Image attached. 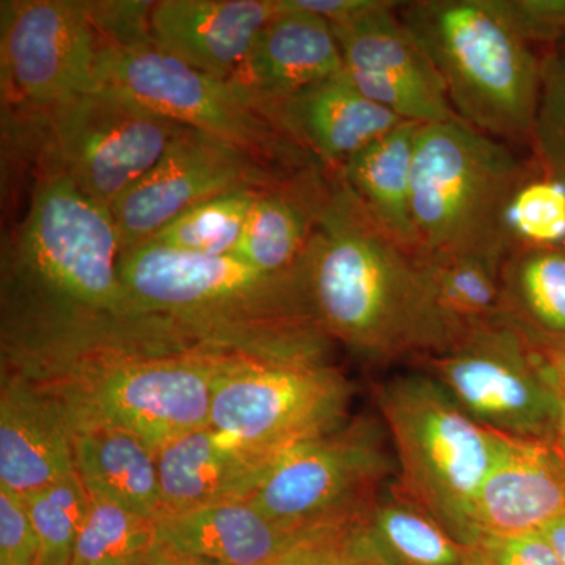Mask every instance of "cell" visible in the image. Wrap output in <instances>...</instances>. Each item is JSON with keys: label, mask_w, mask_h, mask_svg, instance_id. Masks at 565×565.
<instances>
[{"label": "cell", "mask_w": 565, "mask_h": 565, "mask_svg": "<svg viewBox=\"0 0 565 565\" xmlns=\"http://www.w3.org/2000/svg\"><path fill=\"white\" fill-rule=\"evenodd\" d=\"M110 211L57 170L43 169L3 245L7 332L32 349L136 343L163 337L122 288Z\"/></svg>", "instance_id": "cell-1"}, {"label": "cell", "mask_w": 565, "mask_h": 565, "mask_svg": "<svg viewBox=\"0 0 565 565\" xmlns=\"http://www.w3.org/2000/svg\"><path fill=\"white\" fill-rule=\"evenodd\" d=\"M307 294L322 332L371 362L452 345L423 259L390 237L337 173L308 247Z\"/></svg>", "instance_id": "cell-2"}, {"label": "cell", "mask_w": 565, "mask_h": 565, "mask_svg": "<svg viewBox=\"0 0 565 565\" xmlns=\"http://www.w3.org/2000/svg\"><path fill=\"white\" fill-rule=\"evenodd\" d=\"M120 277L137 313L172 337L247 334L278 359L321 356L327 334L308 302L307 255L270 275L233 255L143 243L121 252Z\"/></svg>", "instance_id": "cell-3"}, {"label": "cell", "mask_w": 565, "mask_h": 565, "mask_svg": "<svg viewBox=\"0 0 565 565\" xmlns=\"http://www.w3.org/2000/svg\"><path fill=\"white\" fill-rule=\"evenodd\" d=\"M531 177L511 145L460 118L419 125L412 169L419 258H473L501 270L515 248L512 203Z\"/></svg>", "instance_id": "cell-4"}, {"label": "cell", "mask_w": 565, "mask_h": 565, "mask_svg": "<svg viewBox=\"0 0 565 565\" xmlns=\"http://www.w3.org/2000/svg\"><path fill=\"white\" fill-rule=\"evenodd\" d=\"M440 76L460 120L508 145H531L542 58L497 0H415L397 9Z\"/></svg>", "instance_id": "cell-5"}, {"label": "cell", "mask_w": 565, "mask_h": 565, "mask_svg": "<svg viewBox=\"0 0 565 565\" xmlns=\"http://www.w3.org/2000/svg\"><path fill=\"white\" fill-rule=\"evenodd\" d=\"M377 404L396 449L397 487L457 541L478 544L476 500L503 435L460 411L427 373L385 382Z\"/></svg>", "instance_id": "cell-6"}, {"label": "cell", "mask_w": 565, "mask_h": 565, "mask_svg": "<svg viewBox=\"0 0 565 565\" xmlns=\"http://www.w3.org/2000/svg\"><path fill=\"white\" fill-rule=\"evenodd\" d=\"M98 84L182 126L228 141L280 172L322 169L286 128L277 107L239 82L191 68L151 39L103 41Z\"/></svg>", "instance_id": "cell-7"}, {"label": "cell", "mask_w": 565, "mask_h": 565, "mask_svg": "<svg viewBox=\"0 0 565 565\" xmlns=\"http://www.w3.org/2000/svg\"><path fill=\"white\" fill-rule=\"evenodd\" d=\"M25 120L40 132L41 167L109 211L188 128L103 85Z\"/></svg>", "instance_id": "cell-8"}, {"label": "cell", "mask_w": 565, "mask_h": 565, "mask_svg": "<svg viewBox=\"0 0 565 565\" xmlns=\"http://www.w3.org/2000/svg\"><path fill=\"white\" fill-rule=\"evenodd\" d=\"M348 401L344 379L319 359L228 360L212 384L211 426L281 455L333 430Z\"/></svg>", "instance_id": "cell-9"}, {"label": "cell", "mask_w": 565, "mask_h": 565, "mask_svg": "<svg viewBox=\"0 0 565 565\" xmlns=\"http://www.w3.org/2000/svg\"><path fill=\"white\" fill-rule=\"evenodd\" d=\"M423 363L476 423L503 437L556 444L563 403L542 377L534 349L508 321L465 334Z\"/></svg>", "instance_id": "cell-10"}, {"label": "cell", "mask_w": 565, "mask_h": 565, "mask_svg": "<svg viewBox=\"0 0 565 565\" xmlns=\"http://www.w3.org/2000/svg\"><path fill=\"white\" fill-rule=\"evenodd\" d=\"M392 470L377 427L360 423L285 449L250 501L285 526L340 522L362 514Z\"/></svg>", "instance_id": "cell-11"}, {"label": "cell", "mask_w": 565, "mask_h": 565, "mask_svg": "<svg viewBox=\"0 0 565 565\" xmlns=\"http://www.w3.org/2000/svg\"><path fill=\"white\" fill-rule=\"evenodd\" d=\"M102 36L88 2L2 0L0 62L3 90L28 115L95 90Z\"/></svg>", "instance_id": "cell-12"}, {"label": "cell", "mask_w": 565, "mask_h": 565, "mask_svg": "<svg viewBox=\"0 0 565 565\" xmlns=\"http://www.w3.org/2000/svg\"><path fill=\"white\" fill-rule=\"evenodd\" d=\"M300 173L280 172L228 141L185 128L161 161L110 207L121 252L143 244L196 204L225 193L275 188Z\"/></svg>", "instance_id": "cell-13"}, {"label": "cell", "mask_w": 565, "mask_h": 565, "mask_svg": "<svg viewBox=\"0 0 565 565\" xmlns=\"http://www.w3.org/2000/svg\"><path fill=\"white\" fill-rule=\"evenodd\" d=\"M221 363L181 359L104 364L82 404L158 452L210 426L212 384Z\"/></svg>", "instance_id": "cell-14"}, {"label": "cell", "mask_w": 565, "mask_h": 565, "mask_svg": "<svg viewBox=\"0 0 565 565\" xmlns=\"http://www.w3.org/2000/svg\"><path fill=\"white\" fill-rule=\"evenodd\" d=\"M401 3L381 0L373 10L332 25L344 71L355 87L404 121L430 125L459 118L422 44L401 20Z\"/></svg>", "instance_id": "cell-15"}, {"label": "cell", "mask_w": 565, "mask_h": 565, "mask_svg": "<svg viewBox=\"0 0 565 565\" xmlns=\"http://www.w3.org/2000/svg\"><path fill=\"white\" fill-rule=\"evenodd\" d=\"M278 0H159L150 35L159 50L196 71L234 81Z\"/></svg>", "instance_id": "cell-16"}, {"label": "cell", "mask_w": 565, "mask_h": 565, "mask_svg": "<svg viewBox=\"0 0 565 565\" xmlns=\"http://www.w3.org/2000/svg\"><path fill=\"white\" fill-rule=\"evenodd\" d=\"M156 455L162 515L250 500L278 457L211 424L163 446Z\"/></svg>", "instance_id": "cell-17"}, {"label": "cell", "mask_w": 565, "mask_h": 565, "mask_svg": "<svg viewBox=\"0 0 565 565\" xmlns=\"http://www.w3.org/2000/svg\"><path fill=\"white\" fill-rule=\"evenodd\" d=\"M565 514V462L555 444L504 437L476 500L482 535L541 531Z\"/></svg>", "instance_id": "cell-18"}, {"label": "cell", "mask_w": 565, "mask_h": 565, "mask_svg": "<svg viewBox=\"0 0 565 565\" xmlns=\"http://www.w3.org/2000/svg\"><path fill=\"white\" fill-rule=\"evenodd\" d=\"M256 36L250 55L236 82L264 103L280 106L297 93L344 71L343 54L332 24L286 6Z\"/></svg>", "instance_id": "cell-19"}, {"label": "cell", "mask_w": 565, "mask_h": 565, "mask_svg": "<svg viewBox=\"0 0 565 565\" xmlns=\"http://www.w3.org/2000/svg\"><path fill=\"white\" fill-rule=\"evenodd\" d=\"M65 415L73 435L74 465L88 492L158 522L162 494L154 449L82 403Z\"/></svg>", "instance_id": "cell-20"}, {"label": "cell", "mask_w": 565, "mask_h": 565, "mask_svg": "<svg viewBox=\"0 0 565 565\" xmlns=\"http://www.w3.org/2000/svg\"><path fill=\"white\" fill-rule=\"evenodd\" d=\"M278 110L289 132L333 173L356 152L405 122L364 96L345 71L297 93Z\"/></svg>", "instance_id": "cell-21"}, {"label": "cell", "mask_w": 565, "mask_h": 565, "mask_svg": "<svg viewBox=\"0 0 565 565\" xmlns=\"http://www.w3.org/2000/svg\"><path fill=\"white\" fill-rule=\"evenodd\" d=\"M156 526L159 544L221 565L269 564L313 527L274 522L250 500L172 512Z\"/></svg>", "instance_id": "cell-22"}, {"label": "cell", "mask_w": 565, "mask_h": 565, "mask_svg": "<svg viewBox=\"0 0 565 565\" xmlns=\"http://www.w3.org/2000/svg\"><path fill=\"white\" fill-rule=\"evenodd\" d=\"M76 471L65 412L24 385L3 388L0 486L25 494Z\"/></svg>", "instance_id": "cell-23"}, {"label": "cell", "mask_w": 565, "mask_h": 565, "mask_svg": "<svg viewBox=\"0 0 565 565\" xmlns=\"http://www.w3.org/2000/svg\"><path fill=\"white\" fill-rule=\"evenodd\" d=\"M418 128L416 122H403L352 156L337 174L374 222L419 258L412 217V169Z\"/></svg>", "instance_id": "cell-24"}, {"label": "cell", "mask_w": 565, "mask_h": 565, "mask_svg": "<svg viewBox=\"0 0 565 565\" xmlns=\"http://www.w3.org/2000/svg\"><path fill=\"white\" fill-rule=\"evenodd\" d=\"M505 321L531 348H565V247H515L500 273Z\"/></svg>", "instance_id": "cell-25"}, {"label": "cell", "mask_w": 565, "mask_h": 565, "mask_svg": "<svg viewBox=\"0 0 565 565\" xmlns=\"http://www.w3.org/2000/svg\"><path fill=\"white\" fill-rule=\"evenodd\" d=\"M363 525L388 565H473L471 546L452 537L399 487L374 498Z\"/></svg>", "instance_id": "cell-26"}, {"label": "cell", "mask_w": 565, "mask_h": 565, "mask_svg": "<svg viewBox=\"0 0 565 565\" xmlns=\"http://www.w3.org/2000/svg\"><path fill=\"white\" fill-rule=\"evenodd\" d=\"M422 259L452 344L475 330L505 321L500 269L473 258Z\"/></svg>", "instance_id": "cell-27"}, {"label": "cell", "mask_w": 565, "mask_h": 565, "mask_svg": "<svg viewBox=\"0 0 565 565\" xmlns=\"http://www.w3.org/2000/svg\"><path fill=\"white\" fill-rule=\"evenodd\" d=\"M90 497V512L74 545L70 565L147 564L159 544L154 520Z\"/></svg>", "instance_id": "cell-28"}, {"label": "cell", "mask_w": 565, "mask_h": 565, "mask_svg": "<svg viewBox=\"0 0 565 565\" xmlns=\"http://www.w3.org/2000/svg\"><path fill=\"white\" fill-rule=\"evenodd\" d=\"M262 191L264 189L225 193L196 204L145 243L196 255H232L244 232L248 212Z\"/></svg>", "instance_id": "cell-29"}, {"label": "cell", "mask_w": 565, "mask_h": 565, "mask_svg": "<svg viewBox=\"0 0 565 565\" xmlns=\"http://www.w3.org/2000/svg\"><path fill=\"white\" fill-rule=\"evenodd\" d=\"M40 541L39 565H70L92 497L77 471L22 494Z\"/></svg>", "instance_id": "cell-30"}, {"label": "cell", "mask_w": 565, "mask_h": 565, "mask_svg": "<svg viewBox=\"0 0 565 565\" xmlns=\"http://www.w3.org/2000/svg\"><path fill=\"white\" fill-rule=\"evenodd\" d=\"M531 147L542 174L565 189V35L542 58Z\"/></svg>", "instance_id": "cell-31"}, {"label": "cell", "mask_w": 565, "mask_h": 565, "mask_svg": "<svg viewBox=\"0 0 565 565\" xmlns=\"http://www.w3.org/2000/svg\"><path fill=\"white\" fill-rule=\"evenodd\" d=\"M364 511L351 519L311 527L266 565H388L364 531Z\"/></svg>", "instance_id": "cell-32"}, {"label": "cell", "mask_w": 565, "mask_h": 565, "mask_svg": "<svg viewBox=\"0 0 565 565\" xmlns=\"http://www.w3.org/2000/svg\"><path fill=\"white\" fill-rule=\"evenodd\" d=\"M511 233L515 247H557L565 241V189L557 182L531 177L512 203Z\"/></svg>", "instance_id": "cell-33"}, {"label": "cell", "mask_w": 565, "mask_h": 565, "mask_svg": "<svg viewBox=\"0 0 565 565\" xmlns=\"http://www.w3.org/2000/svg\"><path fill=\"white\" fill-rule=\"evenodd\" d=\"M40 541L24 497L0 486V565H39Z\"/></svg>", "instance_id": "cell-34"}, {"label": "cell", "mask_w": 565, "mask_h": 565, "mask_svg": "<svg viewBox=\"0 0 565 565\" xmlns=\"http://www.w3.org/2000/svg\"><path fill=\"white\" fill-rule=\"evenodd\" d=\"M471 552L473 565H563L541 531L482 535Z\"/></svg>", "instance_id": "cell-35"}, {"label": "cell", "mask_w": 565, "mask_h": 565, "mask_svg": "<svg viewBox=\"0 0 565 565\" xmlns=\"http://www.w3.org/2000/svg\"><path fill=\"white\" fill-rule=\"evenodd\" d=\"M505 20L531 46H553L565 35V0H497Z\"/></svg>", "instance_id": "cell-36"}, {"label": "cell", "mask_w": 565, "mask_h": 565, "mask_svg": "<svg viewBox=\"0 0 565 565\" xmlns=\"http://www.w3.org/2000/svg\"><path fill=\"white\" fill-rule=\"evenodd\" d=\"M285 2L292 9L307 11L332 25H340L373 10L381 0H285Z\"/></svg>", "instance_id": "cell-37"}, {"label": "cell", "mask_w": 565, "mask_h": 565, "mask_svg": "<svg viewBox=\"0 0 565 565\" xmlns=\"http://www.w3.org/2000/svg\"><path fill=\"white\" fill-rule=\"evenodd\" d=\"M534 356L542 377L552 386L561 403H565V348L545 349V351L534 349Z\"/></svg>", "instance_id": "cell-38"}, {"label": "cell", "mask_w": 565, "mask_h": 565, "mask_svg": "<svg viewBox=\"0 0 565 565\" xmlns=\"http://www.w3.org/2000/svg\"><path fill=\"white\" fill-rule=\"evenodd\" d=\"M145 565H221L203 559V557L188 555L169 546L158 544L148 563Z\"/></svg>", "instance_id": "cell-39"}, {"label": "cell", "mask_w": 565, "mask_h": 565, "mask_svg": "<svg viewBox=\"0 0 565 565\" xmlns=\"http://www.w3.org/2000/svg\"><path fill=\"white\" fill-rule=\"evenodd\" d=\"M541 533L544 534L548 544L555 550L561 564L565 565V514L556 516L552 522L542 526Z\"/></svg>", "instance_id": "cell-40"}, {"label": "cell", "mask_w": 565, "mask_h": 565, "mask_svg": "<svg viewBox=\"0 0 565 565\" xmlns=\"http://www.w3.org/2000/svg\"><path fill=\"white\" fill-rule=\"evenodd\" d=\"M556 448L559 449L561 456H563L565 462V403L561 408L559 424H557L556 434Z\"/></svg>", "instance_id": "cell-41"}]
</instances>
